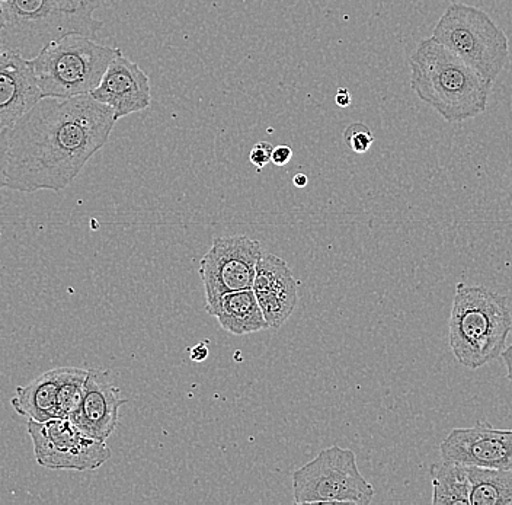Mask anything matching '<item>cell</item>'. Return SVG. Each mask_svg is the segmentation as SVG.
Wrapping results in <instances>:
<instances>
[{"instance_id":"13","label":"cell","mask_w":512,"mask_h":505,"mask_svg":"<svg viewBox=\"0 0 512 505\" xmlns=\"http://www.w3.org/2000/svg\"><path fill=\"white\" fill-rule=\"evenodd\" d=\"M252 290L268 328H281L296 310L299 300L296 278L290 265L277 255L262 252Z\"/></svg>"},{"instance_id":"16","label":"cell","mask_w":512,"mask_h":505,"mask_svg":"<svg viewBox=\"0 0 512 505\" xmlns=\"http://www.w3.org/2000/svg\"><path fill=\"white\" fill-rule=\"evenodd\" d=\"M60 367L35 377L27 386H18L11 399L12 407L28 420L43 421L60 418Z\"/></svg>"},{"instance_id":"23","label":"cell","mask_w":512,"mask_h":505,"mask_svg":"<svg viewBox=\"0 0 512 505\" xmlns=\"http://www.w3.org/2000/svg\"><path fill=\"white\" fill-rule=\"evenodd\" d=\"M293 159V149L290 146L281 145L272 149L271 162L275 166H286Z\"/></svg>"},{"instance_id":"17","label":"cell","mask_w":512,"mask_h":505,"mask_svg":"<svg viewBox=\"0 0 512 505\" xmlns=\"http://www.w3.org/2000/svg\"><path fill=\"white\" fill-rule=\"evenodd\" d=\"M432 504L470 505L469 466L441 460L431 466Z\"/></svg>"},{"instance_id":"10","label":"cell","mask_w":512,"mask_h":505,"mask_svg":"<svg viewBox=\"0 0 512 505\" xmlns=\"http://www.w3.org/2000/svg\"><path fill=\"white\" fill-rule=\"evenodd\" d=\"M441 459L476 468L512 471V430L489 423L454 428L440 446Z\"/></svg>"},{"instance_id":"31","label":"cell","mask_w":512,"mask_h":505,"mask_svg":"<svg viewBox=\"0 0 512 505\" xmlns=\"http://www.w3.org/2000/svg\"><path fill=\"white\" fill-rule=\"evenodd\" d=\"M2 2H3V0H0V3H2Z\"/></svg>"},{"instance_id":"1","label":"cell","mask_w":512,"mask_h":505,"mask_svg":"<svg viewBox=\"0 0 512 505\" xmlns=\"http://www.w3.org/2000/svg\"><path fill=\"white\" fill-rule=\"evenodd\" d=\"M117 121L91 95L41 98L9 129L6 188L62 191L105 145Z\"/></svg>"},{"instance_id":"7","label":"cell","mask_w":512,"mask_h":505,"mask_svg":"<svg viewBox=\"0 0 512 505\" xmlns=\"http://www.w3.org/2000/svg\"><path fill=\"white\" fill-rule=\"evenodd\" d=\"M294 503L368 505L373 485L361 475L351 449L332 446L293 473Z\"/></svg>"},{"instance_id":"21","label":"cell","mask_w":512,"mask_h":505,"mask_svg":"<svg viewBox=\"0 0 512 505\" xmlns=\"http://www.w3.org/2000/svg\"><path fill=\"white\" fill-rule=\"evenodd\" d=\"M272 147L268 142H259L252 147L251 153H249V161L255 166L258 171L268 165L271 162Z\"/></svg>"},{"instance_id":"11","label":"cell","mask_w":512,"mask_h":505,"mask_svg":"<svg viewBox=\"0 0 512 505\" xmlns=\"http://www.w3.org/2000/svg\"><path fill=\"white\" fill-rule=\"evenodd\" d=\"M89 95L110 107L115 121H120L127 115L142 113L150 107L152 85L142 67L131 62L120 50L111 60L99 85Z\"/></svg>"},{"instance_id":"27","label":"cell","mask_w":512,"mask_h":505,"mask_svg":"<svg viewBox=\"0 0 512 505\" xmlns=\"http://www.w3.org/2000/svg\"><path fill=\"white\" fill-rule=\"evenodd\" d=\"M64 5L69 6L72 9L83 8V6L89 5L92 0H62Z\"/></svg>"},{"instance_id":"15","label":"cell","mask_w":512,"mask_h":505,"mask_svg":"<svg viewBox=\"0 0 512 505\" xmlns=\"http://www.w3.org/2000/svg\"><path fill=\"white\" fill-rule=\"evenodd\" d=\"M208 315L219 321L224 331L233 335H248L268 328L254 290L224 293L206 300Z\"/></svg>"},{"instance_id":"25","label":"cell","mask_w":512,"mask_h":505,"mask_svg":"<svg viewBox=\"0 0 512 505\" xmlns=\"http://www.w3.org/2000/svg\"><path fill=\"white\" fill-rule=\"evenodd\" d=\"M335 102L338 107L347 108L351 105V95L347 88H339L336 94Z\"/></svg>"},{"instance_id":"9","label":"cell","mask_w":512,"mask_h":505,"mask_svg":"<svg viewBox=\"0 0 512 505\" xmlns=\"http://www.w3.org/2000/svg\"><path fill=\"white\" fill-rule=\"evenodd\" d=\"M262 252L261 244L245 235L214 239L198 268L206 300L252 289Z\"/></svg>"},{"instance_id":"26","label":"cell","mask_w":512,"mask_h":505,"mask_svg":"<svg viewBox=\"0 0 512 505\" xmlns=\"http://www.w3.org/2000/svg\"><path fill=\"white\" fill-rule=\"evenodd\" d=\"M502 360H504L505 366H507V376L508 380H510L512 385V344L510 347L505 348L504 351H502Z\"/></svg>"},{"instance_id":"19","label":"cell","mask_w":512,"mask_h":505,"mask_svg":"<svg viewBox=\"0 0 512 505\" xmlns=\"http://www.w3.org/2000/svg\"><path fill=\"white\" fill-rule=\"evenodd\" d=\"M88 370L79 367H60V418H69L82 398Z\"/></svg>"},{"instance_id":"22","label":"cell","mask_w":512,"mask_h":505,"mask_svg":"<svg viewBox=\"0 0 512 505\" xmlns=\"http://www.w3.org/2000/svg\"><path fill=\"white\" fill-rule=\"evenodd\" d=\"M9 130L0 131V190L6 188V165H8Z\"/></svg>"},{"instance_id":"12","label":"cell","mask_w":512,"mask_h":505,"mask_svg":"<svg viewBox=\"0 0 512 505\" xmlns=\"http://www.w3.org/2000/svg\"><path fill=\"white\" fill-rule=\"evenodd\" d=\"M127 404L120 389L112 385L108 372L88 370L82 398L69 420L92 439L107 441L120 418V408Z\"/></svg>"},{"instance_id":"14","label":"cell","mask_w":512,"mask_h":505,"mask_svg":"<svg viewBox=\"0 0 512 505\" xmlns=\"http://www.w3.org/2000/svg\"><path fill=\"white\" fill-rule=\"evenodd\" d=\"M41 98L30 60L3 51L0 54V131L12 129Z\"/></svg>"},{"instance_id":"20","label":"cell","mask_w":512,"mask_h":505,"mask_svg":"<svg viewBox=\"0 0 512 505\" xmlns=\"http://www.w3.org/2000/svg\"><path fill=\"white\" fill-rule=\"evenodd\" d=\"M345 143L352 152L364 155L373 146L374 136L364 123H352L344 133Z\"/></svg>"},{"instance_id":"24","label":"cell","mask_w":512,"mask_h":505,"mask_svg":"<svg viewBox=\"0 0 512 505\" xmlns=\"http://www.w3.org/2000/svg\"><path fill=\"white\" fill-rule=\"evenodd\" d=\"M208 354H210V350H208L207 341H203L191 348L190 359L195 363H203L207 360Z\"/></svg>"},{"instance_id":"28","label":"cell","mask_w":512,"mask_h":505,"mask_svg":"<svg viewBox=\"0 0 512 505\" xmlns=\"http://www.w3.org/2000/svg\"><path fill=\"white\" fill-rule=\"evenodd\" d=\"M293 184L296 185L297 188H304L309 184V178L304 174L294 175Z\"/></svg>"},{"instance_id":"30","label":"cell","mask_w":512,"mask_h":505,"mask_svg":"<svg viewBox=\"0 0 512 505\" xmlns=\"http://www.w3.org/2000/svg\"><path fill=\"white\" fill-rule=\"evenodd\" d=\"M3 53V49H2V46H0V54Z\"/></svg>"},{"instance_id":"2","label":"cell","mask_w":512,"mask_h":505,"mask_svg":"<svg viewBox=\"0 0 512 505\" xmlns=\"http://www.w3.org/2000/svg\"><path fill=\"white\" fill-rule=\"evenodd\" d=\"M411 88L448 123H460L485 113L492 82L459 56L425 38L409 57Z\"/></svg>"},{"instance_id":"18","label":"cell","mask_w":512,"mask_h":505,"mask_svg":"<svg viewBox=\"0 0 512 505\" xmlns=\"http://www.w3.org/2000/svg\"><path fill=\"white\" fill-rule=\"evenodd\" d=\"M470 505H512V471L469 466Z\"/></svg>"},{"instance_id":"8","label":"cell","mask_w":512,"mask_h":505,"mask_svg":"<svg viewBox=\"0 0 512 505\" xmlns=\"http://www.w3.org/2000/svg\"><path fill=\"white\" fill-rule=\"evenodd\" d=\"M38 465L51 471H95L111 459L107 441L92 439L69 418L28 420Z\"/></svg>"},{"instance_id":"29","label":"cell","mask_w":512,"mask_h":505,"mask_svg":"<svg viewBox=\"0 0 512 505\" xmlns=\"http://www.w3.org/2000/svg\"><path fill=\"white\" fill-rule=\"evenodd\" d=\"M2 27H3V19H2V15H0V30H2Z\"/></svg>"},{"instance_id":"5","label":"cell","mask_w":512,"mask_h":505,"mask_svg":"<svg viewBox=\"0 0 512 505\" xmlns=\"http://www.w3.org/2000/svg\"><path fill=\"white\" fill-rule=\"evenodd\" d=\"M120 49L99 44L95 38L72 34L47 44L30 60L43 98L89 95L101 82Z\"/></svg>"},{"instance_id":"3","label":"cell","mask_w":512,"mask_h":505,"mask_svg":"<svg viewBox=\"0 0 512 505\" xmlns=\"http://www.w3.org/2000/svg\"><path fill=\"white\" fill-rule=\"evenodd\" d=\"M99 0L72 9L62 0H3L0 46L3 51L32 60L51 41L80 34L95 38L104 22L95 18Z\"/></svg>"},{"instance_id":"4","label":"cell","mask_w":512,"mask_h":505,"mask_svg":"<svg viewBox=\"0 0 512 505\" xmlns=\"http://www.w3.org/2000/svg\"><path fill=\"white\" fill-rule=\"evenodd\" d=\"M450 347L467 369H480L501 356L512 328L507 299L482 286L460 283L451 308Z\"/></svg>"},{"instance_id":"6","label":"cell","mask_w":512,"mask_h":505,"mask_svg":"<svg viewBox=\"0 0 512 505\" xmlns=\"http://www.w3.org/2000/svg\"><path fill=\"white\" fill-rule=\"evenodd\" d=\"M432 38L492 83L505 67L510 43L491 17L475 6L451 3L435 25Z\"/></svg>"}]
</instances>
